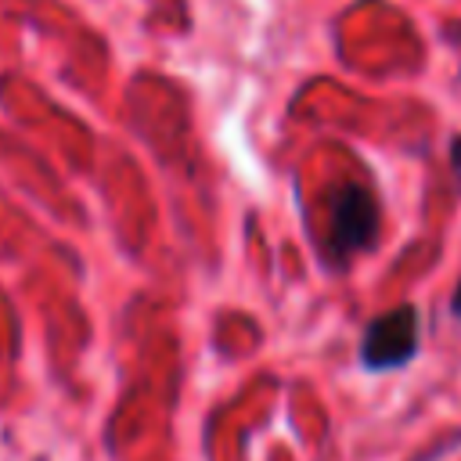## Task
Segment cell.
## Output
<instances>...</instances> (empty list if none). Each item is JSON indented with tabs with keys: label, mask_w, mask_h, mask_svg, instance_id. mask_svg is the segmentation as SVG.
<instances>
[{
	"label": "cell",
	"mask_w": 461,
	"mask_h": 461,
	"mask_svg": "<svg viewBox=\"0 0 461 461\" xmlns=\"http://www.w3.org/2000/svg\"><path fill=\"white\" fill-rule=\"evenodd\" d=\"M382 234V205L367 184L346 180L328 194V256L346 267L353 256L371 252Z\"/></svg>",
	"instance_id": "cell-1"
},
{
	"label": "cell",
	"mask_w": 461,
	"mask_h": 461,
	"mask_svg": "<svg viewBox=\"0 0 461 461\" xmlns=\"http://www.w3.org/2000/svg\"><path fill=\"white\" fill-rule=\"evenodd\" d=\"M421 346V317L414 303H400L385 313H378L375 321H367L360 346H357V360L364 371L382 375V371H396L407 367L418 357Z\"/></svg>",
	"instance_id": "cell-2"
},
{
	"label": "cell",
	"mask_w": 461,
	"mask_h": 461,
	"mask_svg": "<svg viewBox=\"0 0 461 461\" xmlns=\"http://www.w3.org/2000/svg\"><path fill=\"white\" fill-rule=\"evenodd\" d=\"M447 155H450V169H454V180L461 184V137H450V148H447Z\"/></svg>",
	"instance_id": "cell-3"
},
{
	"label": "cell",
	"mask_w": 461,
	"mask_h": 461,
	"mask_svg": "<svg viewBox=\"0 0 461 461\" xmlns=\"http://www.w3.org/2000/svg\"><path fill=\"white\" fill-rule=\"evenodd\" d=\"M457 439H461V436H454V439H443V443H436L429 454H421V457H414V461H439V457H443V454H447V450H450Z\"/></svg>",
	"instance_id": "cell-4"
},
{
	"label": "cell",
	"mask_w": 461,
	"mask_h": 461,
	"mask_svg": "<svg viewBox=\"0 0 461 461\" xmlns=\"http://www.w3.org/2000/svg\"><path fill=\"white\" fill-rule=\"evenodd\" d=\"M450 313L461 321V281H457V288H454V295H450Z\"/></svg>",
	"instance_id": "cell-5"
}]
</instances>
